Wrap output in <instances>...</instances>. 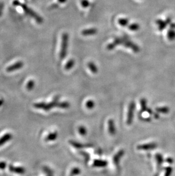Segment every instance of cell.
<instances>
[{"label":"cell","mask_w":175,"mask_h":176,"mask_svg":"<svg viewBox=\"0 0 175 176\" xmlns=\"http://www.w3.org/2000/svg\"><path fill=\"white\" fill-rule=\"evenodd\" d=\"M24 64L23 62L22 61H18L15 63H14L13 65L9 66L7 68V71L8 73H10V72H13L14 71L20 69L23 67Z\"/></svg>","instance_id":"4"},{"label":"cell","mask_w":175,"mask_h":176,"mask_svg":"<svg viewBox=\"0 0 175 176\" xmlns=\"http://www.w3.org/2000/svg\"><path fill=\"white\" fill-rule=\"evenodd\" d=\"M68 40V34L67 33H64L63 34L61 51V59L64 58L66 56L67 50Z\"/></svg>","instance_id":"2"},{"label":"cell","mask_w":175,"mask_h":176,"mask_svg":"<svg viewBox=\"0 0 175 176\" xmlns=\"http://www.w3.org/2000/svg\"><path fill=\"white\" fill-rule=\"evenodd\" d=\"M88 31H89V32H88V31H84V32H83V34H85V35H87V34H94V33H96V30H94V29H90V30H88Z\"/></svg>","instance_id":"12"},{"label":"cell","mask_w":175,"mask_h":176,"mask_svg":"<svg viewBox=\"0 0 175 176\" xmlns=\"http://www.w3.org/2000/svg\"><path fill=\"white\" fill-rule=\"evenodd\" d=\"M4 8V4L2 2H0V17L2 15L3 10Z\"/></svg>","instance_id":"13"},{"label":"cell","mask_w":175,"mask_h":176,"mask_svg":"<svg viewBox=\"0 0 175 176\" xmlns=\"http://www.w3.org/2000/svg\"><path fill=\"white\" fill-rule=\"evenodd\" d=\"M9 170L14 173H16L18 175H24L26 172V169L23 166H15L13 165L10 164L8 166Z\"/></svg>","instance_id":"3"},{"label":"cell","mask_w":175,"mask_h":176,"mask_svg":"<svg viewBox=\"0 0 175 176\" xmlns=\"http://www.w3.org/2000/svg\"><path fill=\"white\" fill-rule=\"evenodd\" d=\"M59 2H60L61 3H63V2H64L66 0H58Z\"/></svg>","instance_id":"16"},{"label":"cell","mask_w":175,"mask_h":176,"mask_svg":"<svg viewBox=\"0 0 175 176\" xmlns=\"http://www.w3.org/2000/svg\"><path fill=\"white\" fill-rule=\"evenodd\" d=\"M35 87V81L34 80H30L27 82L26 84V88L28 91H31Z\"/></svg>","instance_id":"8"},{"label":"cell","mask_w":175,"mask_h":176,"mask_svg":"<svg viewBox=\"0 0 175 176\" xmlns=\"http://www.w3.org/2000/svg\"><path fill=\"white\" fill-rule=\"evenodd\" d=\"M58 137V133L56 132H52L50 133L47 136V137L46 138V140L48 142L50 141H54Z\"/></svg>","instance_id":"6"},{"label":"cell","mask_w":175,"mask_h":176,"mask_svg":"<svg viewBox=\"0 0 175 176\" xmlns=\"http://www.w3.org/2000/svg\"><path fill=\"white\" fill-rule=\"evenodd\" d=\"M7 166V163L5 161H0V169H5Z\"/></svg>","instance_id":"11"},{"label":"cell","mask_w":175,"mask_h":176,"mask_svg":"<svg viewBox=\"0 0 175 176\" xmlns=\"http://www.w3.org/2000/svg\"><path fill=\"white\" fill-rule=\"evenodd\" d=\"M168 36L169 39L170 40H173L175 38V32L174 31H169L168 34Z\"/></svg>","instance_id":"10"},{"label":"cell","mask_w":175,"mask_h":176,"mask_svg":"<svg viewBox=\"0 0 175 176\" xmlns=\"http://www.w3.org/2000/svg\"><path fill=\"white\" fill-rule=\"evenodd\" d=\"M43 170L44 172L45 173L47 174V175H52V171L51 169H50L47 166H44L43 168Z\"/></svg>","instance_id":"9"},{"label":"cell","mask_w":175,"mask_h":176,"mask_svg":"<svg viewBox=\"0 0 175 176\" xmlns=\"http://www.w3.org/2000/svg\"><path fill=\"white\" fill-rule=\"evenodd\" d=\"M4 99H0V107L1 106H2V104H4Z\"/></svg>","instance_id":"15"},{"label":"cell","mask_w":175,"mask_h":176,"mask_svg":"<svg viewBox=\"0 0 175 176\" xmlns=\"http://www.w3.org/2000/svg\"><path fill=\"white\" fill-rule=\"evenodd\" d=\"M47 176H52V175H47Z\"/></svg>","instance_id":"17"},{"label":"cell","mask_w":175,"mask_h":176,"mask_svg":"<svg viewBox=\"0 0 175 176\" xmlns=\"http://www.w3.org/2000/svg\"><path fill=\"white\" fill-rule=\"evenodd\" d=\"M74 64V63L72 62H71V61H69L67 65V66H66V68L67 69H68V68H70L72 67V65Z\"/></svg>","instance_id":"14"},{"label":"cell","mask_w":175,"mask_h":176,"mask_svg":"<svg viewBox=\"0 0 175 176\" xmlns=\"http://www.w3.org/2000/svg\"><path fill=\"white\" fill-rule=\"evenodd\" d=\"M13 138V135L10 133H7L0 138V147L10 141Z\"/></svg>","instance_id":"5"},{"label":"cell","mask_w":175,"mask_h":176,"mask_svg":"<svg viewBox=\"0 0 175 176\" xmlns=\"http://www.w3.org/2000/svg\"><path fill=\"white\" fill-rule=\"evenodd\" d=\"M46 103L44 102H39V103H35L34 104V107L36 109H44Z\"/></svg>","instance_id":"7"},{"label":"cell","mask_w":175,"mask_h":176,"mask_svg":"<svg viewBox=\"0 0 175 176\" xmlns=\"http://www.w3.org/2000/svg\"><path fill=\"white\" fill-rule=\"evenodd\" d=\"M13 4L14 5L20 6L23 9V10L26 12V13L27 14V15H30V17H31L32 18H34L35 20L38 23H42L43 22V19L41 18V17L36 13L33 10H31V9L28 7L26 5L22 4L18 1H14L13 2Z\"/></svg>","instance_id":"1"}]
</instances>
